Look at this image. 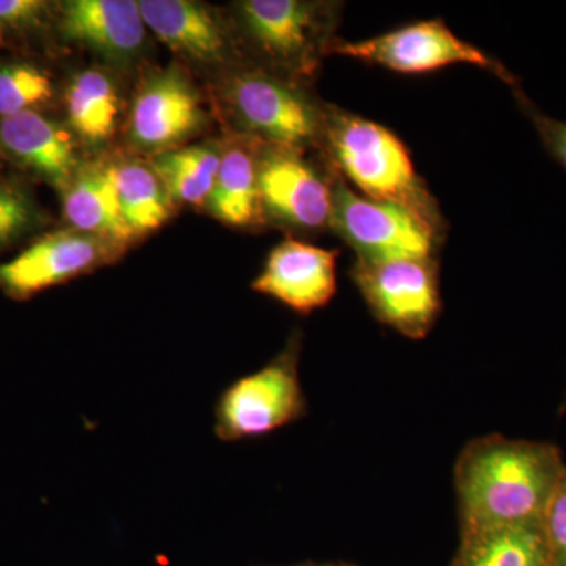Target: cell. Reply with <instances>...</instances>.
<instances>
[{
	"label": "cell",
	"instance_id": "cell-1",
	"mask_svg": "<svg viewBox=\"0 0 566 566\" xmlns=\"http://www.w3.org/2000/svg\"><path fill=\"white\" fill-rule=\"evenodd\" d=\"M565 469L549 442L475 439L455 465L461 531L542 523Z\"/></svg>",
	"mask_w": 566,
	"mask_h": 566
},
{
	"label": "cell",
	"instance_id": "cell-2",
	"mask_svg": "<svg viewBox=\"0 0 566 566\" xmlns=\"http://www.w3.org/2000/svg\"><path fill=\"white\" fill-rule=\"evenodd\" d=\"M323 148L331 166L363 196L415 212L436 237H444L441 208L417 174L403 142L385 126L327 107Z\"/></svg>",
	"mask_w": 566,
	"mask_h": 566
},
{
	"label": "cell",
	"instance_id": "cell-3",
	"mask_svg": "<svg viewBox=\"0 0 566 566\" xmlns=\"http://www.w3.org/2000/svg\"><path fill=\"white\" fill-rule=\"evenodd\" d=\"M245 35L282 76H314L331 55L340 3L245 0L238 6Z\"/></svg>",
	"mask_w": 566,
	"mask_h": 566
},
{
	"label": "cell",
	"instance_id": "cell-4",
	"mask_svg": "<svg viewBox=\"0 0 566 566\" xmlns=\"http://www.w3.org/2000/svg\"><path fill=\"white\" fill-rule=\"evenodd\" d=\"M226 98L238 123L264 144L294 150L323 147L327 106H319L289 77L243 71L227 84Z\"/></svg>",
	"mask_w": 566,
	"mask_h": 566
},
{
	"label": "cell",
	"instance_id": "cell-5",
	"mask_svg": "<svg viewBox=\"0 0 566 566\" xmlns=\"http://www.w3.org/2000/svg\"><path fill=\"white\" fill-rule=\"evenodd\" d=\"M300 353V337H293L270 364L223 390L214 409V433L221 441L260 438L304 417Z\"/></svg>",
	"mask_w": 566,
	"mask_h": 566
},
{
	"label": "cell",
	"instance_id": "cell-6",
	"mask_svg": "<svg viewBox=\"0 0 566 566\" xmlns=\"http://www.w3.org/2000/svg\"><path fill=\"white\" fill-rule=\"evenodd\" d=\"M334 54L403 74L433 73L452 65H475L490 71L512 88L521 85L515 74L501 62L461 40L442 20L415 22L367 40L337 39L331 50V55Z\"/></svg>",
	"mask_w": 566,
	"mask_h": 566
},
{
	"label": "cell",
	"instance_id": "cell-7",
	"mask_svg": "<svg viewBox=\"0 0 566 566\" xmlns=\"http://www.w3.org/2000/svg\"><path fill=\"white\" fill-rule=\"evenodd\" d=\"M333 229L360 260L434 259L441 238L400 205L357 193L335 175Z\"/></svg>",
	"mask_w": 566,
	"mask_h": 566
},
{
	"label": "cell",
	"instance_id": "cell-8",
	"mask_svg": "<svg viewBox=\"0 0 566 566\" xmlns=\"http://www.w3.org/2000/svg\"><path fill=\"white\" fill-rule=\"evenodd\" d=\"M352 277L376 319L405 337L419 340L441 314L434 259L360 260Z\"/></svg>",
	"mask_w": 566,
	"mask_h": 566
},
{
	"label": "cell",
	"instance_id": "cell-9",
	"mask_svg": "<svg viewBox=\"0 0 566 566\" xmlns=\"http://www.w3.org/2000/svg\"><path fill=\"white\" fill-rule=\"evenodd\" d=\"M307 161L303 150L266 145L259 151V188L264 216L300 230L329 227L334 180Z\"/></svg>",
	"mask_w": 566,
	"mask_h": 566
},
{
	"label": "cell",
	"instance_id": "cell-10",
	"mask_svg": "<svg viewBox=\"0 0 566 566\" xmlns=\"http://www.w3.org/2000/svg\"><path fill=\"white\" fill-rule=\"evenodd\" d=\"M106 243L74 229L48 234L11 262L0 264V286L11 297L28 300L102 266L111 259Z\"/></svg>",
	"mask_w": 566,
	"mask_h": 566
},
{
	"label": "cell",
	"instance_id": "cell-11",
	"mask_svg": "<svg viewBox=\"0 0 566 566\" xmlns=\"http://www.w3.org/2000/svg\"><path fill=\"white\" fill-rule=\"evenodd\" d=\"M203 118L199 93L180 70L169 69L142 85L129 115V137L140 150L161 155L196 134Z\"/></svg>",
	"mask_w": 566,
	"mask_h": 566
},
{
	"label": "cell",
	"instance_id": "cell-12",
	"mask_svg": "<svg viewBox=\"0 0 566 566\" xmlns=\"http://www.w3.org/2000/svg\"><path fill=\"white\" fill-rule=\"evenodd\" d=\"M337 251L286 238L268 255L252 290L301 315L326 307L337 292Z\"/></svg>",
	"mask_w": 566,
	"mask_h": 566
},
{
	"label": "cell",
	"instance_id": "cell-13",
	"mask_svg": "<svg viewBox=\"0 0 566 566\" xmlns=\"http://www.w3.org/2000/svg\"><path fill=\"white\" fill-rule=\"evenodd\" d=\"M145 29L139 2L133 0H70L62 6L63 35L111 62L139 54Z\"/></svg>",
	"mask_w": 566,
	"mask_h": 566
},
{
	"label": "cell",
	"instance_id": "cell-14",
	"mask_svg": "<svg viewBox=\"0 0 566 566\" xmlns=\"http://www.w3.org/2000/svg\"><path fill=\"white\" fill-rule=\"evenodd\" d=\"M0 147L22 166L62 189L80 170L71 134L35 111L2 118Z\"/></svg>",
	"mask_w": 566,
	"mask_h": 566
},
{
	"label": "cell",
	"instance_id": "cell-15",
	"mask_svg": "<svg viewBox=\"0 0 566 566\" xmlns=\"http://www.w3.org/2000/svg\"><path fill=\"white\" fill-rule=\"evenodd\" d=\"M139 7L147 29L182 57L218 63L229 55L227 33L207 7L189 0H142Z\"/></svg>",
	"mask_w": 566,
	"mask_h": 566
},
{
	"label": "cell",
	"instance_id": "cell-16",
	"mask_svg": "<svg viewBox=\"0 0 566 566\" xmlns=\"http://www.w3.org/2000/svg\"><path fill=\"white\" fill-rule=\"evenodd\" d=\"M63 191V211L74 230L107 243L132 240L134 234L123 219L109 167L77 170Z\"/></svg>",
	"mask_w": 566,
	"mask_h": 566
},
{
	"label": "cell",
	"instance_id": "cell-17",
	"mask_svg": "<svg viewBox=\"0 0 566 566\" xmlns=\"http://www.w3.org/2000/svg\"><path fill=\"white\" fill-rule=\"evenodd\" d=\"M453 566H551L543 521L464 528Z\"/></svg>",
	"mask_w": 566,
	"mask_h": 566
},
{
	"label": "cell",
	"instance_id": "cell-18",
	"mask_svg": "<svg viewBox=\"0 0 566 566\" xmlns=\"http://www.w3.org/2000/svg\"><path fill=\"white\" fill-rule=\"evenodd\" d=\"M205 205L218 221L227 226L253 227L262 222L259 151L238 145L223 153L214 186Z\"/></svg>",
	"mask_w": 566,
	"mask_h": 566
},
{
	"label": "cell",
	"instance_id": "cell-19",
	"mask_svg": "<svg viewBox=\"0 0 566 566\" xmlns=\"http://www.w3.org/2000/svg\"><path fill=\"white\" fill-rule=\"evenodd\" d=\"M65 99L71 128L82 139L98 144L115 133L120 98L114 82L103 71L77 73L66 88Z\"/></svg>",
	"mask_w": 566,
	"mask_h": 566
},
{
	"label": "cell",
	"instance_id": "cell-20",
	"mask_svg": "<svg viewBox=\"0 0 566 566\" xmlns=\"http://www.w3.org/2000/svg\"><path fill=\"white\" fill-rule=\"evenodd\" d=\"M123 219L133 234L159 229L172 212V199L153 167L123 163L109 167Z\"/></svg>",
	"mask_w": 566,
	"mask_h": 566
},
{
	"label": "cell",
	"instance_id": "cell-21",
	"mask_svg": "<svg viewBox=\"0 0 566 566\" xmlns=\"http://www.w3.org/2000/svg\"><path fill=\"white\" fill-rule=\"evenodd\" d=\"M222 155L207 145L161 153L151 167L161 178L172 202L207 203Z\"/></svg>",
	"mask_w": 566,
	"mask_h": 566
},
{
	"label": "cell",
	"instance_id": "cell-22",
	"mask_svg": "<svg viewBox=\"0 0 566 566\" xmlns=\"http://www.w3.org/2000/svg\"><path fill=\"white\" fill-rule=\"evenodd\" d=\"M50 74L31 63L0 66V117H13L35 109L52 98Z\"/></svg>",
	"mask_w": 566,
	"mask_h": 566
},
{
	"label": "cell",
	"instance_id": "cell-23",
	"mask_svg": "<svg viewBox=\"0 0 566 566\" xmlns=\"http://www.w3.org/2000/svg\"><path fill=\"white\" fill-rule=\"evenodd\" d=\"M517 106L526 115L528 122L534 125L539 140H542L543 148L547 155L554 159L566 172V122L557 120V118L549 117L545 112L538 109L531 99L527 98L523 88H513Z\"/></svg>",
	"mask_w": 566,
	"mask_h": 566
},
{
	"label": "cell",
	"instance_id": "cell-24",
	"mask_svg": "<svg viewBox=\"0 0 566 566\" xmlns=\"http://www.w3.org/2000/svg\"><path fill=\"white\" fill-rule=\"evenodd\" d=\"M35 221V210L24 192L0 188V245L10 243Z\"/></svg>",
	"mask_w": 566,
	"mask_h": 566
},
{
	"label": "cell",
	"instance_id": "cell-25",
	"mask_svg": "<svg viewBox=\"0 0 566 566\" xmlns=\"http://www.w3.org/2000/svg\"><path fill=\"white\" fill-rule=\"evenodd\" d=\"M551 566H566V469L543 517Z\"/></svg>",
	"mask_w": 566,
	"mask_h": 566
},
{
	"label": "cell",
	"instance_id": "cell-26",
	"mask_svg": "<svg viewBox=\"0 0 566 566\" xmlns=\"http://www.w3.org/2000/svg\"><path fill=\"white\" fill-rule=\"evenodd\" d=\"M46 10L40 0H0V22L11 28H29L36 24Z\"/></svg>",
	"mask_w": 566,
	"mask_h": 566
},
{
	"label": "cell",
	"instance_id": "cell-27",
	"mask_svg": "<svg viewBox=\"0 0 566 566\" xmlns=\"http://www.w3.org/2000/svg\"><path fill=\"white\" fill-rule=\"evenodd\" d=\"M293 566H337V565H326V564H304V565H293Z\"/></svg>",
	"mask_w": 566,
	"mask_h": 566
}]
</instances>
